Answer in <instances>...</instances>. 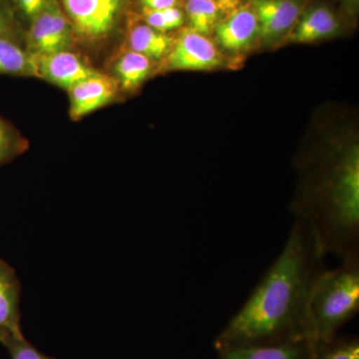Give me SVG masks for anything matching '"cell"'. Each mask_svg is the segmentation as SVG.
I'll list each match as a JSON object with an SVG mask.
<instances>
[{"mask_svg": "<svg viewBox=\"0 0 359 359\" xmlns=\"http://www.w3.org/2000/svg\"><path fill=\"white\" fill-rule=\"evenodd\" d=\"M325 257L308 224L295 219L283 250L215 339V349L309 339V297Z\"/></svg>", "mask_w": 359, "mask_h": 359, "instance_id": "obj_1", "label": "cell"}, {"mask_svg": "<svg viewBox=\"0 0 359 359\" xmlns=\"http://www.w3.org/2000/svg\"><path fill=\"white\" fill-rule=\"evenodd\" d=\"M292 212L313 231L325 256L359 259L358 144L335 148L306 170Z\"/></svg>", "mask_w": 359, "mask_h": 359, "instance_id": "obj_2", "label": "cell"}, {"mask_svg": "<svg viewBox=\"0 0 359 359\" xmlns=\"http://www.w3.org/2000/svg\"><path fill=\"white\" fill-rule=\"evenodd\" d=\"M359 309V259L325 268L314 283L308 308V337L313 342L334 339Z\"/></svg>", "mask_w": 359, "mask_h": 359, "instance_id": "obj_3", "label": "cell"}, {"mask_svg": "<svg viewBox=\"0 0 359 359\" xmlns=\"http://www.w3.org/2000/svg\"><path fill=\"white\" fill-rule=\"evenodd\" d=\"M73 32L87 42L105 39L114 27L122 0H61Z\"/></svg>", "mask_w": 359, "mask_h": 359, "instance_id": "obj_4", "label": "cell"}, {"mask_svg": "<svg viewBox=\"0 0 359 359\" xmlns=\"http://www.w3.org/2000/svg\"><path fill=\"white\" fill-rule=\"evenodd\" d=\"M70 21L56 0L46 6L32 20L27 34V50L36 55L70 50L73 40Z\"/></svg>", "mask_w": 359, "mask_h": 359, "instance_id": "obj_5", "label": "cell"}, {"mask_svg": "<svg viewBox=\"0 0 359 359\" xmlns=\"http://www.w3.org/2000/svg\"><path fill=\"white\" fill-rule=\"evenodd\" d=\"M223 63V56L217 45L208 36L185 30L174 40L166 57L168 71H207L216 69Z\"/></svg>", "mask_w": 359, "mask_h": 359, "instance_id": "obj_6", "label": "cell"}, {"mask_svg": "<svg viewBox=\"0 0 359 359\" xmlns=\"http://www.w3.org/2000/svg\"><path fill=\"white\" fill-rule=\"evenodd\" d=\"M33 58L36 68V78L67 91L80 82L101 73L70 50L42 55L33 54Z\"/></svg>", "mask_w": 359, "mask_h": 359, "instance_id": "obj_7", "label": "cell"}, {"mask_svg": "<svg viewBox=\"0 0 359 359\" xmlns=\"http://www.w3.org/2000/svg\"><path fill=\"white\" fill-rule=\"evenodd\" d=\"M259 39L271 44L289 34L301 16L302 0H252Z\"/></svg>", "mask_w": 359, "mask_h": 359, "instance_id": "obj_8", "label": "cell"}, {"mask_svg": "<svg viewBox=\"0 0 359 359\" xmlns=\"http://www.w3.org/2000/svg\"><path fill=\"white\" fill-rule=\"evenodd\" d=\"M119 85L114 77L108 75H96L80 82L68 90L70 99L69 115L77 121L85 116L112 102L117 96Z\"/></svg>", "mask_w": 359, "mask_h": 359, "instance_id": "obj_9", "label": "cell"}, {"mask_svg": "<svg viewBox=\"0 0 359 359\" xmlns=\"http://www.w3.org/2000/svg\"><path fill=\"white\" fill-rule=\"evenodd\" d=\"M217 42L224 50L240 53L259 39V22L254 9L241 7L219 21L214 29Z\"/></svg>", "mask_w": 359, "mask_h": 359, "instance_id": "obj_10", "label": "cell"}, {"mask_svg": "<svg viewBox=\"0 0 359 359\" xmlns=\"http://www.w3.org/2000/svg\"><path fill=\"white\" fill-rule=\"evenodd\" d=\"M20 295L21 283L15 269L0 259V332L6 339L25 337L20 323Z\"/></svg>", "mask_w": 359, "mask_h": 359, "instance_id": "obj_11", "label": "cell"}, {"mask_svg": "<svg viewBox=\"0 0 359 359\" xmlns=\"http://www.w3.org/2000/svg\"><path fill=\"white\" fill-rule=\"evenodd\" d=\"M316 342L290 340L264 346L230 347L217 351L219 359H311Z\"/></svg>", "mask_w": 359, "mask_h": 359, "instance_id": "obj_12", "label": "cell"}, {"mask_svg": "<svg viewBox=\"0 0 359 359\" xmlns=\"http://www.w3.org/2000/svg\"><path fill=\"white\" fill-rule=\"evenodd\" d=\"M339 18L328 7L316 6L302 14L287 39L292 43H313L339 32Z\"/></svg>", "mask_w": 359, "mask_h": 359, "instance_id": "obj_13", "label": "cell"}, {"mask_svg": "<svg viewBox=\"0 0 359 359\" xmlns=\"http://www.w3.org/2000/svg\"><path fill=\"white\" fill-rule=\"evenodd\" d=\"M128 43L129 50L158 61L166 57L173 46L174 39L147 25H139L130 30Z\"/></svg>", "mask_w": 359, "mask_h": 359, "instance_id": "obj_14", "label": "cell"}, {"mask_svg": "<svg viewBox=\"0 0 359 359\" xmlns=\"http://www.w3.org/2000/svg\"><path fill=\"white\" fill-rule=\"evenodd\" d=\"M152 71V60L132 50L124 52L114 66V79L124 91L138 89Z\"/></svg>", "mask_w": 359, "mask_h": 359, "instance_id": "obj_15", "label": "cell"}, {"mask_svg": "<svg viewBox=\"0 0 359 359\" xmlns=\"http://www.w3.org/2000/svg\"><path fill=\"white\" fill-rule=\"evenodd\" d=\"M0 74L36 77L33 54L18 41L0 40Z\"/></svg>", "mask_w": 359, "mask_h": 359, "instance_id": "obj_16", "label": "cell"}, {"mask_svg": "<svg viewBox=\"0 0 359 359\" xmlns=\"http://www.w3.org/2000/svg\"><path fill=\"white\" fill-rule=\"evenodd\" d=\"M224 9L215 0H187L186 13L191 29L200 34H211L221 21Z\"/></svg>", "mask_w": 359, "mask_h": 359, "instance_id": "obj_17", "label": "cell"}, {"mask_svg": "<svg viewBox=\"0 0 359 359\" xmlns=\"http://www.w3.org/2000/svg\"><path fill=\"white\" fill-rule=\"evenodd\" d=\"M27 149L25 137L0 115V167L20 157Z\"/></svg>", "mask_w": 359, "mask_h": 359, "instance_id": "obj_18", "label": "cell"}, {"mask_svg": "<svg viewBox=\"0 0 359 359\" xmlns=\"http://www.w3.org/2000/svg\"><path fill=\"white\" fill-rule=\"evenodd\" d=\"M311 359H359L358 339L337 335L330 341L316 342Z\"/></svg>", "mask_w": 359, "mask_h": 359, "instance_id": "obj_19", "label": "cell"}, {"mask_svg": "<svg viewBox=\"0 0 359 359\" xmlns=\"http://www.w3.org/2000/svg\"><path fill=\"white\" fill-rule=\"evenodd\" d=\"M4 346L8 349L11 359H55L39 351L25 337H8L4 342Z\"/></svg>", "mask_w": 359, "mask_h": 359, "instance_id": "obj_20", "label": "cell"}, {"mask_svg": "<svg viewBox=\"0 0 359 359\" xmlns=\"http://www.w3.org/2000/svg\"><path fill=\"white\" fill-rule=\"evenodd\" d=\"M2 39L13 40V41L18 42L11 9L6 2L0 0V40Z\"/></svg>", "mask_w": 359, "mask_h": 359, "instance_id": "obj_21", "label": "cell"}, {"mask_svg": "<svg viewBox=\"0 0 359 359\" xmlns=\"http://www.w3.org/2000/svg\"><path fill=\"white\" fill-rule=\"evenodd\" d=\"M143 15L144 20L146 21V25L150 26V27L154 28V29L158 30V32L163 33L169 32L170 27L169 25H168L164 11L144 7Z\"/></svg>", "mask_w": 359, "mask_h": 359, "instance_id": "obj_22", "label": "cell"}, {"mask_svg": "<svg viewBox=\"0 0 359 359\" xmlns=\"http://www.w3.org/2000/svg\"><path fill=\"white\" fill-rule=\"evenodd\" d=\"M48 0H13L14 7L25 18L32 20L46 6Z\"/></svg>", "mask_w": 359, "mask_h": 359, "instance_id": "obj_23", "label": "cell"}, {"mask_svg": "<svg viewBox=\"0 0 359 359\" xmlns=\"http://www.w3.org/2000/svg\"><path fill=\"white\" fill-rule=\"evenodd\" d=\"M141 1L144 7H147V8L150 9H157V11L175 7L178 4V0H141Z\"/></svg>", "mask_w": 359, "mask_h": 359, "instance_id": "obj_24", "label": "cell"}, {"mask_svg": "<svg viewBox=\"0 0 359 359\" xmlns=\"http://www.w3.org/2000/svg\"><path fill=\"white\" fill-rule=\"evenodd\" d=\"M223 6L224 11H236V7L242 4L244 0H215Z\"/></svg>", "mask_w": 359, "mask_h": 359, "instance_id": "obj_25", "label": "cell"}, {"mask_svg": "<svg viewBox=\"0 0 359 359\" xmlns=\"http://www.w3.org/2000/svg\"><path fill=\"white\" fill-rule=\"evenodd\" d=\"M344 2L346 8L354 13L355 9L358 8L359 0H344Z\"/></svg>", "mask_w": 359, "mask_h": 359, "instance_id": "obj_26", "label": "cell"}, {"mask_svg": "<svg viewBox=\"0 0 359 359\" xmlns=\"http://www.w3.org/2000/svg\"><path fill=\"white\" fill-rule=\"evenodd\" d=\"M6 337L4 335V332H0V344H4V340H6Z\"/></svg>", "mask_w": 359, "mask_h": 359, "instance_id": "obj_27", "label": "cell"}]
</instances>
